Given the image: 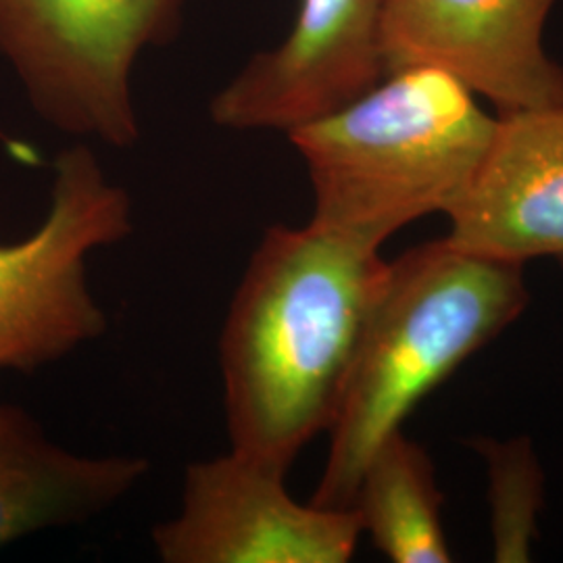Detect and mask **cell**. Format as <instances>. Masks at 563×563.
I'll return each mask as SVG.
<instances>
[{
    "instance_id": "cell-1",
    "label": "cell",
    "mask_w": 563,
    "mask_h": 563,
    "mask_svg": "<svg viewBox=\"0 0 563 563\" xmlns=\"http://www.w3.org/2000/svg\"><path fill=\"white\" fill-rule=\"evenodd\" d=\"M388 262L320 223L272 225L220 336L230 449L288 474L341 407Z\"/></svg>"
},
{
    "instance_id": "cell-2",
    "label": "cell",
    "mask_w": 563,
    "mask_h": 563,
    "mask_svg": "<svg viewBox=\"0 0 563 563\" xmlns=\"http://www.w3.org/2000/svg\"><path fill=\"white\" fill-rule=\"evenodd\" d=\"M530 302L523 265L426 242L388 262L363 330L313 504L351 507L363 467L420 402Z\"/></svg>"
},
{
    "instance_id": "cell-3",
    "label": "cell",
    "mask_w": 563,
    "mask_h": 563,
    "mask_svg": "<svg viewBox=\"0 0 563 563\" xmlns=\"http://www.w3.org/2000/svg\"><path fill=\"white\" fill-rule=\"evenodd\" d=\"M495 130L465 84L437 67H411L288 139L313 188L311 222L383 249L423 216H449Z\"/></svg>"
},
{
    "instance_id": "cell-4",
    "label": "cell",
    "mask_w": 563,
    "mask_h": 563,
    "mask_svg": "<svg viewBox=\"0 0 563 563\" xmlns=\"http://www.w3.org/2000/svg\"><path fill=\"white\" fill-rule=\"evenodd\" d=\"M184 0H0V57L42 120L128 148L141 136L132 71L176 32Z\"/></svg>"
},
{
    "instance_id": "cell-5",
    "label": "cell",
    "mask_w": 563,
    "mask_h": 563,
    "mask_svg": "<svg viewBox=\"0 0 563 563\" xmlns=\"http://www.w3.org/2000/svg\"><path fill=\"white\" fill-rule=\"evenodd\" d=\"M132 230V201L97 155L86 144L60 151L41 225L0 242V369L34 372L101 339L109 320L86 262Z\"/></svg>"
},
{
    "instance_id": "cell-6",
    "label": "cell",
    "mask_w": 563,
    "mask_h": 563,
    "mask_svg": "<svg viewBox=\"0 0 563 563\" xmlns=\"http://www.w3.org/2000/svg\"><path fill=\"white\" fill-rule=\"evenodd\" d=\"M362 534L353 507L299 504L286 472L230 449L186 467L180 511L151 541L163 563H346Z\"/></svg>"
},
{
    "instance_id": "cell-7",
    "label": "cell",
    "mask_w": 563,
    "mask_h": 563,
    "mask_svg": "<svg viewBox=\"0 0 563 563\" xmlns=\"http://www.w3.org/2000/svg\"><path fill=\"white\" fill-rule=\"evenodd\" d=\"M555 0H384L386 76L437 67L504 113L563 104V67L543 48Z\"/></svg>"
},
{
    "instance_id": "cell-8",
    "label": "cell",
    "mask_w": 563,
    "mask_h": 563,
    "mask_svg": "<svg viewBox=\"0 0 563 563\" xmlns=\"http://www.w3.org/2000/svg\"><path fill=\"white\" fill-rule=\"evenodd\" d=\"M384 0H301L290 34L213 97L225 130L290 134L360 99L386 78Z\"/></svg>"
},
{
    "instance_id": "cell-9",
    "label": "cell",
    "mask_w": 563,
    "mask_h": 563,
    "mask_svg": "<svg viewBox=\"0 0 563 563\" xmlns=\"http://www.w3.org/2000/svg\"><path fill=\"white\" fill-rule=\"evenodd\" d=\"M453 246L520 263L563 262V104L504 113L483 165L449 211Z\"/></svg>"
},
{
    "instance_id": "cell-10",
    "label": "cell",
    "mask_w": 563,
    "mask_h": 563,
    "mask_svg": "<svg viewBox=\"0 0 563 563\" xmlns=\"http://www.w3.org/2000/svg\"><path fill=\"white\" fill-rule=\"evenodd\" d=\"M151 465L142 455H84L0 402V551L42 530L95 520L128 497Z\"/></svg>"
},
{
    "instance_id": "cell-11",
    "label": "cell",
    "mask_w": 563,
    "mask_h": 563,
    "mask_svg": "<svg viewBox=\"0 0 563 563\" xmlns=\"http://www.w3.org/2000/svg\"><path fill=\"white\" fill-rule=\"evenodd\" d=\"M443 501L430 455L397 430L365 463L351 507L390 562L449 563Z\"/></svg>"
},
{
    "instance_id": "cell-12",
    "label": "cell",
    "mask_w": 563,
    "mask_h": 563,
    "mask_svg": "<svg viewBox=\"0 0 563 563\" xmlns=\"http://www.w3.org/2000/svg\"><path fill=\"white\" fill-rule=\"evenodd\" d=\"M470 446L486 465L495 562H530L544 504V472L534 443L516 437L474 439Z\"/></svg>"
}]
</instances>
